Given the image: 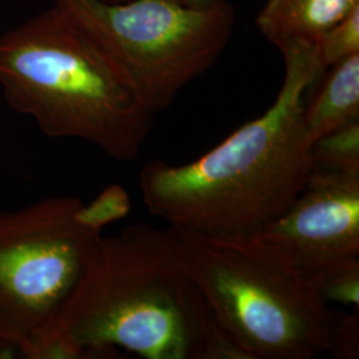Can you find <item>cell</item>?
<instances>
[{"mask_svg": "<svg viewBox=\"0 0 359 359\" xmlns=\"http://www.w3.org/2000/svg\"><path fill=\"white\" fill-rule=\"evenodd\" d=\"M285 75L274 103L201 157L181 165L148 161L144 205L180 231L252 236L280 217L314 170L304 111L326 71L314 44L277 47Z\"/></svg>", "mask_w": 359, "mask_h": 359, "instance_id": "6da1fadb", "label": "cell"}, {"mask_svg": "<svg viewBox=\"0 0 359 359\" xmlns=\"http://www.w3.org/2000/svg\"><path fill=\"white\" fill-rule=\"evenodd\" d=\"M90 359H245L218 326L182 256L179 231L136 224L97 238L59 320Z\"/></svg>", "mask_w": 359, "mask_h": 359, "instance_id": "7a4b0ae2", "label": "cell"}, {"mask_svg": "<svg viewBox=\"0 0 359 359\" xmlns=\"http://www.w3.org/2000/svg\"><path fill=\"white\" fill-rule=\"evenodd\" d=\"M0 86L13 111L55 139L139 157L154 116L95 41L56 4L0 36Z\"/></svg>", "mask_w": 359, "mask_h": 359, "instance_id": "3957f363", "label": "cell"}, {"mask_svg": "<svg viewBox=\"0 0 359 359\" xmlns=\"http://www.w3.org/2000/svg\"><path fill=\"white\" fill-rule=\"evenodd\" d=\"M177 231L187 269L245 359L327 353L338 311L277 246L259 234Z\"/></svg>", "mask_w": 359, "mask_h": 359, "instance_id": "277c9868", "label": "cell"}, {"mask_svg": "<svg viewBox=\"0 0 359 359\" xmlns=\"http://www.w3.org/2000/svg\"><path fill=\"white\" fill-rule=\"evenodd\" d=\"M156 115L205 74L226 48L237 13L231 1L56 0Z\"/></svg>", "mask_w": 359, "mask_h": 359, "instance_id": "5b68a950", "label": "cell"}, {"mask_svg": "<svg viewBox=\"0 0 359 359\" xmlns=\"http://www.w3.org/2000/svg\"><path fill=\"white\" fill-rule=\"evenodd\" d=\"M81 201L48 197L0 210V354L40 359L103 234L77 219Z\"/></svg>", "mask_w": 359, "mask_h": 359, "instance_id": "8992f818", "label": "cell"}, {"mask_svg": "<svg viewBox=\"0 0 359 359\" xmlns=\"http://www.w3.org/2000/svg\"><path fill=\"white\" fill-rule=\"evenodd\" d=\"M306 278L359 257V173L314 169L294 201L259 233Z\"/></svg>", "mask_w": 359, "mask_h": 359, "instance_id": "52a82bcc", "label": "cell"}, {"mask_svg": "<svg viewBox=\"0 0 359 359\" xmlns=\"http://www.w3.org/2000/svg\"><path fill=\"white\" fill-rule=\"evenodd\" d=\"M357 7L359 0H266L256 26L276 47L287 41L316 44L325 31Z\"/></svg>", "mask_w": 359, "mask_h": 359, "instance_id": "ba28073f", "label": "cell"}, {"mask_svg": "<svg viewBox=\"0 0 359 359\" xmlns=\"http://www.w3.org/2000/svg\"><path fill=\"white\" fill-rule=\"evenodd\" d=\"M332 68L320 90L313 97L310 95L305 105L304 124L311 142L359 120V53Z\"/></svg>", "mask_w": 359, "mask_h": 359, "instance_id": "9c48e42d", "label": "cell"}, {"mask_svg": "<svg viewBox=\"0 0 359 359\" xmlns=\"http://www.w3.org/2000/svg\"><path fill=\"white\" fill-rule=\"evenodd\" d=\"M311 158L318 170L359 173V120L317 139Z\"/></svg>", "mask_w": 359, "mask_h": 359, "instance_id": "30bf717a", "label": "cell"}, {"mask_svg": "<svg viewBox=\"0 0 359 359\" xmlns=\"http://www.w3.org/2000/svg\"><path fill=\"white\" fill-rule=\"evenodd\" d=\"M326 302L359 306V257L334 264L308 277Z\"/></svg>", "mask_w": 359, "mask_h": 359, "instance_id": "8fae6325", "label": "cell"}, {"mask_svg": "<svg viewBox=\"0 0 359 359\" xmlns=\"http://www.w3.org/2000/svg\"><path fill=\"white\" fill-rule=\"evenodd\" d=\"M130 209L127 189L120 184H111L88 204H80L77 219L88 229L103 233L105 226L128 217Z\"/></svg>", "mask_w": 359, "mask_h": 359, "instance_id": "7c38bea8", "label": "cell"}, {"mask_svg": "<svg viewBox=\"0 0 359 359\" xmlns=\"http://www.w3.org/2000/svg\"><path fill=\"white\" fill-rule=\"evenodd\" d=\"M314 46L325 69L359 53V7L325 31Z\"/></svg>", "mask_w": 359, "mask_h": 359, "instance_id": "4fadbf2b", "label": "cell"}, {"mask_svg": "<svg viewBox=\"0 0 359 359\" xmlns=\"http://www.w3.org/2000/svg\"><path fill=\"white\" fill-rule=\"evenodd\" d=\"M327 353L335 358L357 359L359 357V314L338 311Z\"/></svg>", "mask_w": 359, "mask_h": 359, "instance_id": "5bb4252c", "label": "cell"}, {"mask_svg": "<svg viewBox=\"0 0 359 359\" xmlns=\"http://www.w3.org/2000/svg\"><path fill=\"white\" fill-rule=\"evenodd\" d=\"M105 1H124V0H105ZM189 4L194 6H213V4H219V3H225L229 0H181Z\"/></svg>", "mask_w": 359, "mask_h": 359, "instance_id": "9a60e30c", "label": "cell"}]
</instances>
